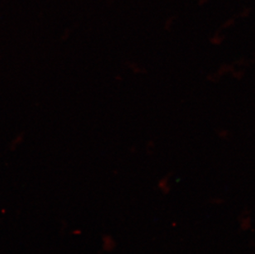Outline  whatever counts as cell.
I'll list each match as a JSON object with an SVG mask.
<instances>
[{"label":"cell","mask_w":255,"mask_h":254,"mask_svg":"<svg viewBox=\"0 0 255 254\" xmlns=\"http://www.w3.org/2000/svg\"><path fill=\"white\" fill-rule=\"evenodd\" d=\"M158 188L164 194L169 193L171 190L170 178L169 177H164V178L159 180V182H158Z\"/></svg>","instance_id":"obj_1"},{"label":"cell","mask_w":255,"mask_h":254,"mask_svg":"<svg viewBox=\"0 0 255 254\" xmlns=\"http://www.w3.org/2000/svg\"><path fill=\"white\" fill-rule=\"evenodd\" d=\"M239 223H240V228L241 230H248L251 227V218L250 216H245L242 213L240 220H239Z\"/></svg>","instance_id":"obj_2"}]
</instances>
